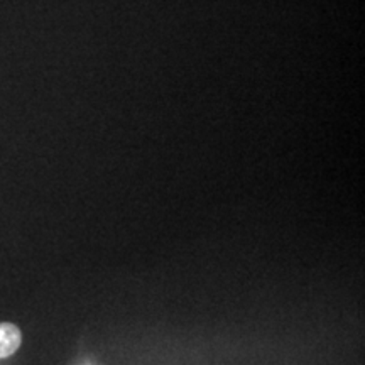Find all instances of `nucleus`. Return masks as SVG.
<instances>
[{"instance_id": "obj_1", "label": "nucleus", "mask_w": 365, "mask_h": 365, "mask_svg": "<svg viewBox=\"0 0 365 365\" xmlns=\"http://www.w3.org/2000/svg\"><path fill=\"white\" fill-rule=\"evenodd\" d=\"M21 330L12 323H0V359H7L21 346Z\"/></svg>"}, {"instance_id": "obj_2", "label": "nucleus", "mask_w": 365, "mask_h": 365, "mask_svg": "<svg viewBox=\"0 0 365 365\" xmlns=\"http://www.w3.org/2000/svg\"><path fill=\"white\" fill-rule=\"evenodd\" d=\"M88 365H90V364H88Z\"/></svg>"}]
</instances>
